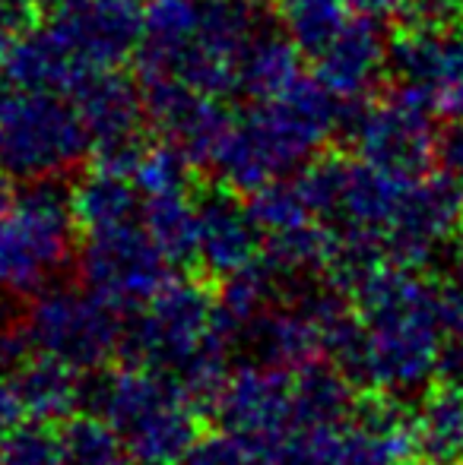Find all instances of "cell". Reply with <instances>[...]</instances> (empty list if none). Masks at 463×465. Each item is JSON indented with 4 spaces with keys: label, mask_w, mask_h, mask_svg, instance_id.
<instances>
[{
    "label": "cell",
    "mask_w": 463,
    "mask_h": 465,
    "mask_svg": "<svg viewBox=\"0 0 463 465\" xmlns=\"http://www.w3.org/2000/svg\"><path fill=\"white\" fill-rule=\"evenodd\" d=\"M93 153V136L61 93L13 89L0 95V168L19 181H48Z\"/></svg>",
    "instance_id": "8992f818"
},
{
    "label": "cell",
    "mask_w": 463,
    "mask_h": 465,
    "mask_svg": "<svg viewBox=\"0 0 463 465\" xmlns=\"http://www.w3.org/2000/svg\"><path fill=\"white\" fill-rule=\"evenodd\" d=\"M247 4H257V0H247Z\"/></svg>",
    "instance_id": "ee69618b"
},
{
    "label": "cell",
    "mask_w": 463,
    "mask_h": 465,
    "mask_svg": "<svg viewBox=\"0 0 463 465\" xmlns=\"http://www.w3.org/2000/svg\"><path fill=\"white\" fill-rule=\"evenodd\" d=\"M416 456L413 411L400 396L371 390L343 428V465H409Z\"/></svg>",
    "instance_id": "2e32d148"
},
{
    "label": "cell",
    "mask_w": 463,
    "mask_h": 465,
    "mask_svg": "<svg viewBox=\"0 0 463 465\" xmlns=\"http://www.w3.org/2000/svg\"><path fill=\"white\" fill-rule=\"evenodd\" d=\"M80 282L106 304L121 313H134L166 285L168 260L159 253L143 225H115L86 232L80 253Z\"/></svg>",
    "instance_id": "9c48e42d"
},
{
    "label": "cell",
    "mask_w": 463,
    "mask_h": 465,
    "mask_svg": "<svg viewBox=\"0 0 463 465\" xmlns=\"http://www.w3.org/2000/svg\"><path fill=\"white\" fill-rule=\"evenodd\" d=\"M435 307H438V320L445 339L463 336V263L448 266V270H435Z\"/></svg>",
    "instance_id": "836d02e7"
},
{
    "label": "cell",
    "mask_w": 463,
    "mask_h": 465,
    "mask_svg": "<svg viewBox=\"0 0 463 465\" xmlns=\"http://www.w3.org/2000/svg\"><path fill=\"white\" fill-rule=\"evenodd\" d=\"M458 4H460V13H463V0H458Z\"/></svg>",
    "instance_id": "7bdbcfd3"
},
{
    "label": "cell",
    "mask_w": 463,
    "mask_h": 465,
    "mask_svg": "<svg viewBox=\"0 0 463 465\" xmlns=\"http://www.w3.org/2000/svg\"><path fill=\"white\" fill-rule=\"evenodd\" d=\"M247 209H251L254 222H257V228L264 234L286 232V228L315 219V213H311V206H308V200H305L302 184H298L296 174L267 181L264 187L251 190Z\"/></svg>",
    "instance_id": "f1b7e54d"
},
{
    "label": "cell",
    "mask_w": 463,
    "mask_h": 465,
    "mask_svg": "<svg viewBox=\"0 0 463 465\" xmlns=\"http://www.w3.org/2000/svg\"><path fill=\"white\" fill-rule=\"evenodd\" d=\"M0 465H61V430L45 421H23L0 437Z\"/></svg>",
    "instance_id": "4dcf8cb0"
},
{
    "label": "cell",
    "mask_w": 463,
    "mask_h": 465,
    "mask_svg": "<svg viewBox=\"0 0 463 465\" xmlns=\"http://www.w3.org/2000/svg\"><path fill=\"white\" fill-rule=\"evenodd\" d=\"M352 104L330 93L317 76H298L283 93L254 102L245 121L232 124L213 159L216 178L235 193H251L267 181L298 172L330 136L347 130Z\"/></svg>",
    "instance_id": "7a4b0ae2"
},
{
    "label": "cell",
    "mask_w": 463,
    "mask_h": 465,
    "mask_svg": "<svg viewBox=\"0 0 463 465\" xmlns=\"http://www.w3.org/2000/svg\"><path fill=\"white\" fill-rule=\"evenodd\" d=\"M347 424H296L270 450V465H343Z\"/></svg>",
    "instance_id": "f546056e"
},
{
    "label": "cell",
    "mask_w": 463,
    "mask_h": 465,
    "mask_svg": "<svg viewBox=\"0 0 463 465\" xmlns=\"http://www.w3.org/2000/svg\"><path fill=\"white\" fill-rule=\"evenodd\" d=\"M422 465H435V462H422Z\"/></svg>",
    "instance_id": "f6af8a7d"
},
{
    "label": "cell",
    "mask_w": 463,
    "mask_h": 465,
    "mask_svg": "<svg viewBox=\"0 0 463 465\" xmlns=\"http://www.w3.org/2000/svg\"><path fill=\"white\" fill-rule=\"evenodd\" d=\"M388 70L435 111L463 93V16L441 23H407L390 38Z\"/></svg>",
    "instance_id": "8fae6325"
},
{
    "label": "cell",
    "mask_w": 463,
    "mask_h": 465,
    "mask_svg": "<svg viewBox=\"0 0 463 465\" xmlns=\"http://www.w3.org/2000/svg\"><path fill=\"white\" fill-rule=\"evenodd\" d=\"M181 465H270V447L223 428L200 437Z\"/></svg>",
    "instance_id": "d6a6232c"
},
{
    "label": "cell",
    "mask_w": 463,
    "mask_h": 465,
    "mask_svg": "<svg viewBox=\"0 0 463 465\" xmlns=\"http://www.w3.org/2000/svg\"><path fill=\"white\" fill-rule=\"evenodd\" d=\"M311 285L302 288L296 301L270 307L247 326H241L238 336H235V349L245 351L247 361L267 364V368L286 373H296L308 368L311 361H321L324 326L315 311V301H311Z\"/></svg>",
    "instance_id": "5bb4252c"
},
{
    "label": "cell",
    "mask_w": 463,
    "mask_h": 465,
    "mask_svg": "<svg viewBox=\"0 0 463 465\" xmlns=\"http://www.w3.org/2000/svg\"><path fill=\"white\" fill-rule=\"evenodd\" d=\"M121 311L93 294L86 285H55L32 294L23 317V330L32 351L67 361L83 373H96L121 351L124 323Z\"/></svg>",
    "instance_id": "52a82bcc"
},
{
    "label": "cell",
    "mask_w": 463,
    "mask_h": 465,
    "mask_svg": "<svg viewBox=\"0 0 463 465\" xmlns=\"http://www.w3.org/2000/svg\"><path fill=\"white\" fill-rule=\"evenodd\" d=\"M83 124H86L93 146L115 140L143 136V117H146V98H140L134 80L117 74L115 67L93 70L83 76L80 86L70 93Z\"/></svg>",
    "instance_id": "d6986e66"
},
{
    "label": "cell",
    "mask_w": 463,
    "mask_h": 465,
    "mask_svg": "<svg viewBox=\"0 0 463 465\" xmlns=\"http://www.w3.org/2000/svg\"><path fill=\"white\" fill-rule=\"evenodd\" d=\"M358 13L375 19H388V16H407L413 0H349Z\"/></svg>",
    "instance_id": "ab89813d"
},
{
    "label": "cell",
    "mask_w": 463,
    "mask_h": 465,
    "mask_svg": "<svg viewBox=\"0 0 463 465\" xmlns=\"http://www.w3.org/2000/svg\"><path fill=\"white\" fill-rule=\"evenodd\" d=\"M32 13L35 10H32L29 0H0V70H4L13 42L25 32Z\"/></svg>",
    "instance_id": "d590c367"
},
{
    "label": "cell",
    "mask_w": 463,
    "mask_h": 465,
    "mask_svg": "<svg viewBox=\"0 0 463 465\" xmlns=\"http://www.w3.org/2000/svg\"><path fill=\"white\" fill-rule=\"evenodd\" d=\"M197 263L210 276L229 279L260 257V228L235 190H210L197 203Z\"/></svg>",
    "instance_id": "e0dca14e"
},
{
    "label": "cell",
    "mask_w": 463,
    "mask_h": 465,
    "mask_svg": "<svg viewBox=\"0 0 463 465\" xmlns=\"http://www.w3.org/2000/svg\"><path fill=\"white\" fill-rule=\"evenodd\" d=\"M435 383L454 386L463 392V336L445 339L438 355V368H435Z\"/></svg>",
    "instance_id": "8d00e7d4"
},
{
    "label": "cell",
    "mask_w": 463,
    "mask_h": 465,
    "mask_svg": "<svg viewBox=\"0 0 463 465\" xmlns=\"http://www.w3.org/2000/svg\"><path fill=\"white\" fill-rule=\"evenodd\" d=\"M441 165L463 187V121H451V130L441 140Z\"/></svg>",
    "instance_id": "f35d334b"
},
{
    "label": "cell",
    "mask_w": 463,
    "mask_h": 465,
    "mask_svg": "<svg viewBox=\"0 0 463 465\" xmlns=\"http://www.w3.org/2000/svg\"><path fill=\"white\" fill-rule=\"evenodd\" d=\"M298 54L289 35L283 29L260 23V29L245 42V48L235 57V93L264 102V98L283 93L298 76Z\"/></svg>",
    "instance_id": "7402d4cb"
},
{
    "label": "cell",
    "mask_w": 463,
    "mask_h": 465,
    "mask_svg": "<svg viewBox=\"0 0 463 465\" xmlns=\"http://www.w3.org/2000/svg\"><path fill=\"white\" fill-rule=\"evenodd\" d=\"M219 424L226 430L257 440L273 450L296 428V386L292 373L247 361L229 373L216 405Z\"/></svg>",
    "instance_id": "7c38bea8"
},
{
    "label": "cell",
    "mask_w": 463,
    "mask_h": 465,
    "mask_svg": "<svg viewBox=\"0 0 463 465\" xmlns=\"http://www.w3.org/2000/svg\"><path fill=\"white\" fill-rule=\"evenodd\" d=\"M143 6L140 0H86L80 10L51 19L76 61L93 70H108L136 54L143 42Z\"/></svg>",
    "instance_id": "9a60e30c"
},
{
    "label": "cell",
    "mask_w": 463,
    "mask_h": 465,
    "mask_svg": "<svg viewBox=\"0 0 463 465\" xmlns=\"http://www.w3.org/2000/svg\"><path fill=\"white\" fill-rule=\"evenodd\" d=\"M25 418L29 415H25V405L16 392V383L10 377H0V437L16 428V424H23Z\"/></svg>",
    "instance_id": "74e56055"
},
{
    "label": "cell",
    "mask_w": 463,
    "mask_h": 465,
    "mask_svg": "<svg viewBox=\"0 0 463 465\" xmlns=\"http://www.w3.org/2000/svg\"><path fill=\"white\" fill-rule=\"evenodd\" d=\"M362 323L358 390L416 396L435 383L445 330L435 307V282L426 270L381 263L352 288Z\"/></svg>",
    "instance_id": "6da1fadb"
},
{
    "label": "cell",
    "mask_w": 463,
    "mask_h": 465,
    "mask_svg": "<svg viewBox=\"0 0 463 465\" xmlns=\"http://www.w3.org/2000/svg\"><path fill=\"white\" fill-rule=\"evenodd\" d=\"M70 196H74L76 222H80L86 232L130 225V222L136 219V213L143 209L140 196H136L134 178L102 172V168H93V174H86Z\"/></svg>",
    "instance_id": "484cf974"
},
{
    "label": "cell",
    "mask_w": 463,
    "mask_h": 465,
    "mask_svg": "<svg viewBox=\"0 0 463 465\" xmlns=\"http://www.w3.org/2000/svg\"><path fill=\"white\" fill-rule=\"evenodd\" d=\"M13 203V190H10V174L0 168V215H4V209Z\"/></svg>",
    "instance_id": "b9f144b4"
},
{
    "label": "cell",
    "mask_w": 463,
    "mask_h": 465,
    "mask_svg": "<svg viewBox=\"0 0 463 465\" xmlns=\"http://www.w3.org/2000/svg\"><path fill=\"white\" fill-rule=\"evenodd\" d=\"M4 74L16 89H42L61 95H70L83 76H89L51 19L38 29H25L13 42Z\"/></svg>",
    "instance_id": "ffe728a7"
},
{
    "label": "cell",
    "mask_w": 463,
    "mask_h": 465,
    "mask_svg": "<svg viewBox=\"0 0 463 465\" xmlns=\"http://www.w3.org/2000/svg\"><path fill=\"white\" fill-rule=\"evenodd\" d=\"M13 383L25 405V415L45 424L67 421L80 405H86V373L70 368L61 358L35 351V358L16 371Z\"/></svg>",
    "instance_id": "44dd1931"
},
{
    "label": "cell",
    "mask_w": 463,
    "mask_h": 465,
    "mask_svg": "<svg viewBox=\"0 0 463 465\" xmlns=\"http://www.w3.org/2000/svg\"><path fill=\"white\" fill-rule=\"evenodd\" d=\"M146 86V121L156 134L185 153L191 165H213L232 127L219 95L200 93L181 80H153Z\"/></svg>",
    "instance_id": "4fadbf2b"
},
{
    "label": "cell",
    "mask_w": 463,
    "mask_h": 465,
    "mask_svg": "<svg viewBox=\"0 0 463 465\" xmlns=\"http://www.w3.org/2000/svg\"><path fill=\"white\" fill-rule=\"evenodd\" d=\"M349 0H279V23L308 57H317L349 23Z\"/></svg>",
    "instance_id": "4316f807"
},
{
    "label": "cell",
    "mask_w": 463,
    "mask_h": 465,
    "mask_svg": "<svg viewBox=\"0 0 463 465\" xmlns=\"http://www.w3.org/2000/svg\"><path fill=\"white\" fill-rule=\"evenodd\" d=\"M32 358V342L23 326L0 323V377H16V371Z\"/></svg>",
    "instance_id": "e575fe53"
},
{
    "label": "cell",
    "mask_w": 463,
    "mask_h": 465,
    "mask_svg": "<svg viewBox=\"0 0 463 465\" xmlns=\"http://www.w3.org/2000/svg\"><path fill=\"white\" fill-rule=\"evenodd\" d=\"M86 405L121 434L134 465H181L200 440V405L153 368L89 373Z\"/></svg>",
    "instance_id": "277c9868"
},
{
    "label": "cell",
    "mask_w": 463,
    "mask_h": 465,
    "mask_svg": "<svg viewBox=\"0 0 463 465\" xmlns=\"http://www.w3.org/2000/svg\"><path fill=\"white\" fill-rule=\"evenodd\" d=\"M435 104L409 89H400L384 102L352 104L347 134L356 143L362 162L397 178H426L441 159V136L435 127Z\"/></svg>",
    "instance_id": "ba28073f"
},
{
    "label": "cell",
    "mask_w": 463,
    "mask_h": 465,
    "mask_svg": "<svg viewBox=\"0 0 463 465\" xmlns=\"http://www.w3.org/2000/svg\"><path fill=\"white\" fill-rule=\"evenodd\" d=\"M61 465H134V460L112 424L89 411L64 421Z\"/></svg>",
    "instance_id": "83f0119b"
},
{
    "label": "cell",
    "mask_w": 463,
    "mask_h": 465,
    "mask_svg": "<svg viewBox=\"0 0 463 465\" xmlns=\"http://www.w3.org/2000/svg\"><path fill=\"white\" fill-rule=\"evenodd\" d=\"M191 168L194 165L187 162V155L178 153L172 143H166V146H149L134 172V184L143 196L175 193V190H187Z\"/></svg>",
    "instance_id": "1f68e13d"
},
{
    "label": "cell",
    "mask_w": 463,
    "mask_h": 465,
    "mask_svg": "<svg viewBox=\"0 0 463 465\" xmlns=\"http://www.w3.org/2000/svg\"><path fill=\"white\" fill-rule=\"evenodd\" d=\"M143 228L172 266L197 263V203L187 190L156 193L143 200Z\"/></svg>",
    "instance_id": "d4e9b609"
},
{
    "label": "cell",
    "mask_w": 463,
    "mask_h": 465,
    "mask_svg": "<svg viewBox=\"0 0 463 465\" xmlns=\"http://www.w3.org/2000/svg\"><path fill=\"white\" fill-rule=\"evenodd\" d=\"M121 351L130 364L172 377L200 409L210 411L232 373V339L219 320V301L197 279H168L134 311V320L124 323Z\"/></svg>",
    "instance_id": "3957f363"
},
{
    "label": "cell",
    "mask_w": 463,
    "mask_h": 465,
    "mask_svg": "<svg viewBox=\"0 0 463 465\" xmlns=\"http://www.w3.org/2000/svg\"><path fill=\"white\" fill-rule=\"evenodd\" d=\"M29 4H32V10L42 13L45 19H61V16H67V13L80 10L86 0H29Z\"/></svg>",
    "instance_id": "60d3db41"
},
{
    "label": "cell",
    "mask_w": 463,
    "mask_h": 465,
    "mask_svg": "<svg viewBox=\"0 0 463 465\" xmlns=\"http://www.w3.org/2000/svg\"><path fill=\"white\" fill-rule=\"evenodd\" d=\"M296 424H347L358 405V386L334 361H311L292 373Z\"/></svg>",
    "instance_id": "cb8c5ba5"
},
{
    "label": "cell",
    "mask_w": 463,
    "mask_h": 465,
    "mask_svg": "<svg viewBox=\"0 0 463 465\" xmlns=\"http://www.w3.org/2000/svg\"><path fill=\"white\" fill-rule=\"evenodd\" d=\"M458 234H463V187L448 172L426 174L409 181L384 238V257L409 270H428Z\"/></svg>",
    "instance_id": "30bf717a"
},
{
    "label": "cell",
    "mask_w": 463,
    "mask_h": 465,
    "mask_svg": "<svg viewBox=\"0 0 463 465\" xmlns=\"http://www.w3.org/2000/svg\"><path fill=\"white\" fill-rule=\"evenodd\" d=\"M390 38L384 35L375 16H352L340 29V35L315 57L317 80L340 95L343 102H362L375 89L381 74L388 70Z\"/></svg>",
    "instance_id": "ac0fdd59"
},
{
    "label": "cell",
    "mask_w": 463,
    "mask_h": 465,
    "mask_svg": "<svg viewBox=\"0 0 463 465\" xmlns=\"http://www.w3.org/2000/svg\"><path fill=\"white\" fill-rule=\"evenodd\" d=\"M74 196L48 181H29L0 215V288L35 294L55 282L74 253Z\"/></svg>",
    "instance_id": "5b68a950"
},
{
    "label": "cell",
    "mask_w": 463,
    "mask_h": 465,
    "mask_svg": "<svg viewBox=\"0 0 463 465\" xmlns=\"http://www.w3.org/2000/svg\"><path fill=\"white\" fill-rule=\"evenodd\" d=\"M416 456L435 465H463V392L432 383L413 409Z\"/></svg>",
    "instance_id": "603a6c76"
}]
</instances>
